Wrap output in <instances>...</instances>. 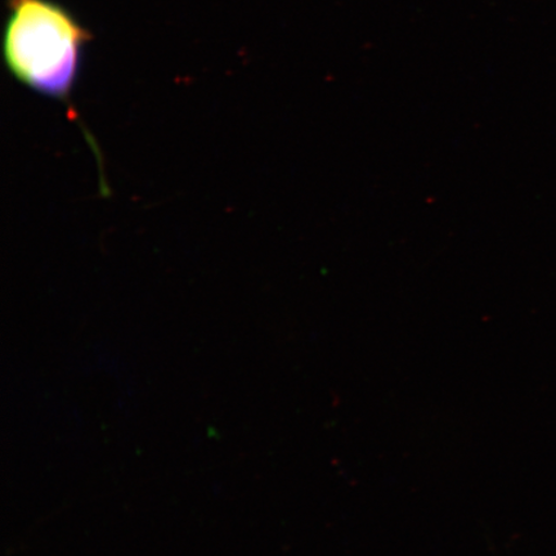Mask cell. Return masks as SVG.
<instances>
[{
  "label": "cell",
  "instance_id": "cell-1",
  "mask_svg": "<svg viewBox=\"0 0 556 556\" xmlns=\"http://www.w3.org/2000/svg\"><path fill=\"white\" fill-rule=\"evenodd\" d=\"M3 59L15 78L39 94L70 104L78 80L83 48L92 39L78 20L52 0H9Z\"/></svg>",
  "mask_w": 556,
  "mask_h": 556
}]
</instances>
